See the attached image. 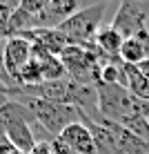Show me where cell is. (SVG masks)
I'll list each match as a JSON object with an SVG mask.
<instances>
[{
    "mask_svg": "<svg viewBox=\"0 0 149 154\" xmlns=\"http://www.w3.org/2000/svg\"><path fill=\"white\" fill-rule=\"evenodd\" d=\"M98 92V119L111 123H125L131 116H145L147 103L138 100L134 94L122 85H96Z\"/></svg>",
    "mask_w": 149,
    "mask_h": 154,
    "instance_id": "6da1fadb",
    "label": "cell"
},
{
    "mask_svg": "<svg viewBox=\"0 0 149 154\" xmlns=\"http://www.w3.org/2000/svg\"><path fill=\"white\" fill-rule=\"evenodd\" d=\"M107 60H111V58L103 56L94 45L91 47L69 45L60 54V63L65 67L67 76L80 85H87V87H96L100 83V69Z\"/></svg>",
    "mask_w": 149,
    "mask_h": 154,
    "instance_id": "7a4b0ae2",
    "label": "cell"
},
{
    "mask_svg": "<svg viewBox=\"0 0 149 154\" xmlns=\"http://www.w3.org/2000/svg\"><path fill=\"white\" fill-rule=\"evenodd\" d=\"M0 119L4 123V134H7V141L11 143L18 152L22 154H29L34 150L36 141L34 136V123L36 119L31 116V112L25 107L22 103L13 98H7L2 105H0Z\"/></svg>",
    "mask_w": 149,
    "mask_h": 154,
    "instance_id": "3957f363",
    "label": "cell"
},
{
    "mask_svg": "<svg viewBox=\"0 0 149 154\" xmlns=\"http://www.w3.org/2000/svg\"><path fill=\"white\" fill-rule=\"evenodd\" d=\"M107 5H91V7H82L76 11L69 20L60 25L62 34L69 45H80V47H91L96 40V34L103 27V16Z\"/></svg>",
    "mask_w": 149,
    "mask_h": 154,
    "instance_id": "277c9868",
    "label": "cell"
},
{
    "mask_svg": "<svg viewBox=\"0 0 149 154\" xmlns=\"http://www.w3.org/2000/svg\"><path fill=\"white\" fill-rule=\"evenodd\" d=\"M147 23H149V2H145V0H122L109 25L127 40V38H134L140 31H145Z\"/></svg>",
    "mask_w": 149,
    "mask_h": 154,
    "instance_id": "5b68a950",
    "label": "cell"
},
{
    "mask_svg": "<svg viewBox=\"0 0 149 154\" xmlns=\"http://www.w3.org/2000/svg\"><path fill=\"white\" fill-rule=\"evenodd\" d=\"M31 60V42L22 36H11L4 42V54H2V63H4V72L11 78L13 87H16V78L18 74L25 69V65Z\"/></svg>",
    "mask_w": 149,
    "mask_h": 154,
    "instance_id": "8992f818",
    "label": "cell"
},
{
    "mask_svg": "<svg viewBox=\"0 0 149 154\" xmlns=\"http://www.w3.org/2000/svg\"><path fill=\"white\" fill-rule=\"evenodd\" d=\"M58 141H62L69 150H73L76 154H98L94 136L85 123H73V125L65 127L60 132V136H58Z\"/></svg>",
    "mask_w": 149,
    "mask_h": 154,
    "instance_id": "52a82bcc",
    "label": "cell"
},
{
    "mask_svg": "<svg viewBox=\"0 0 149 154\" xmlns=\"http://www.w3.org/2000/svg\"><path fill=\"white\" fill-rule=\"evenodd\" d=\"M122 42H125V38H122V36H120L114 27H111V25H103L100 31L96 34L94 47H96L103 56H107V58H118Z\"/></svg>",
    "mask_w": 149,
    "mask_h": 154,
    "instance_id": "ba28073f",
    "label": "cell"
},
{
    "mask_svg": "<svg viewBox=\"0 0 149 154\" xmlns=\"http://www.w3.org/2000/svg\"><path fill=\"white\" fill-rule=\"evenodd\" d=\"M125 87L138 100L149 103V78L138 69V65H125Z\"/></svg>",
    "mask_w": 149,
    "mask_h": 154,
    "instance_id": "9c48e42d",
    "label": "cell"
},
{
    "mask_svg": "<svg viewBox=\"0 0 149 154\" xmlns=\"http://www.w3.org/2000/svg\"><path fill=\"white\" fill-rule=\"evenodd\" d=\"M118 58L125 63V65H140V63L145 60V51H142L140 42L136 38H127L122 42V47H120Z\"/></svg>",
    "mask_w": 149,
    "mask_h": 154,
    "instance_id": "30bf717a",
    "label": "cell"
},
{
    "mask_svg": "<svg viewBox=\"0 0 149 154\" xmlns=\"http://www.w3.org/2000/svg\"><path fill=\"white\" fill-rule=\"evenodd\" d=\"M18 5L20 2H0V36H4L7 25H9V18H11V14L16 11Z\"/></svg>",
    "mask_w": 149,
    "mask_h": 154,
    "instance_id": "8fae6325",
    "label": "cell"
},
{
    "mask_svg": "<svg viewBox=\"0 0 149 154\" xmlns=\"http://www.w3.org/2000/svg\"><path fill=\"white\" fill-rule=\"evenodd\" d=\"M134 38L140 42V47H142V51H145V60H149V29L145 31H140V34H136Z\"/></svg>",
    "mask_w": 149,
    "mask_h": 154,
    "instance_id": "7c38bea8",
    "label": "cell"
},
{
    "mask_svg": "<svg viewBox=\"0 0 149 154\" xmlns=\"http://www.w3.org/2000/svg\"><path fill=\"white\" fill-rule=\"evenodd\" d=\"M29 154H54V147H51V141H40L34 145V150Z\"/></svg>",
    "mask_w": 149,
    "mask_h": 154,
    "instance_id": "4fadbf2b",
    "label": "cell"
},
{
    "mask_svg": "<svg viewBox=\"0 0 149 154\" xmlns=\"http://www.w3.org/2000/svg\"><path fill=\"white\" fill-rule=\"evenodd\" d=\"M138 69H140V72H142V74H145V76L149 78V60H142L140 65H138Z\"/></svg>",
    "mask_w": 149,
    "mask_h": 154,
    "instance_id": "5bb4252c",
    "label": "cell"
},
{
    "mask_svg": "<svg viewBox=\"0 0 149 154\" xmlns=\"http://www.w3.org/2000/svg\"><path fill=\"white\" fill-rule=\"evenodd\" d=\"M145 119L149 121V103H147V109H145Z\"/></svg>",
    "mask_w": 149,
    "mask_h": 154,
    "instance_id": "9a60e30c",
    "label": "cell"
}]
</instances>
